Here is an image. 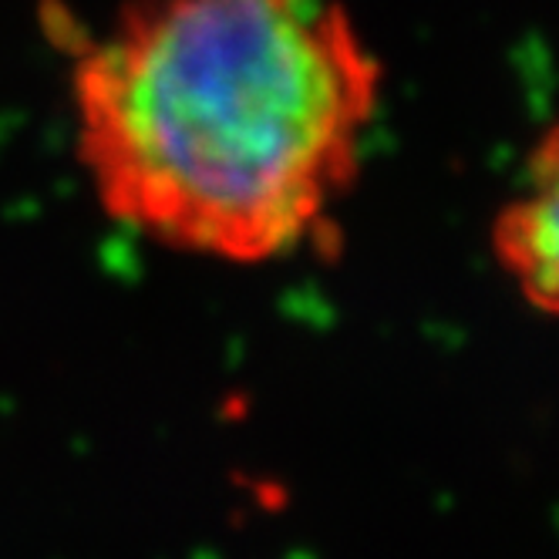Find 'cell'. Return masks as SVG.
I'll list each match as a JSON object with an SVG mask.
<instances>
[{
	"label": "cell",
	"instance_id": "obj_2",
	"mask_svg": "<svg viewBox=\"0 0 559 559\" xmlns=\"http://www.w3.org/2000/svg\"><path fill=\"white\" fill-rule=\"evenodd\" d=\"M556 132L549 129L533 155L526 189H519L492 223V250L533 307H556V253H559V213H556Z\"/></svg>",
	"mask_w": 559,
	"mask_h": 559
},
{
	"label": "cell",
	"instance_id": "obj_1",
	"mask_svg": "<svg viewBox=\"0 0 559 559\" xmlns=\"http://www.w3.org/2000/svg\"><path fill=\"white\" fill-rule=\"evenodd\" d=\"M381 92L344 0H129L74 51V155L115 223L266 263L350 192Z\"/></svg>",
	"mask_w": 559,
	"mask_h": 559
}]
</instances>
